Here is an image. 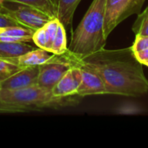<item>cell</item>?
Wrapping results in <instances>:
<instances>
[{
	"mask_svg": "<svg viewBox=\"0 0 148 148\" xmlns=\"http://www.w3.org/2000/svg\"><path fill=\"white\" fill-rule=\"evenodd\" d=\"M52 56L53 53L37 47L33 50H30L24 55L17 57L15 62L21 68L39 66L47 62Z\"/></svg>",
	"mask_w": 148,
	"mask_h": 148,
	"instance_id": "4fadbf2b",
	"label": "cell"
},
{
	"mask_svg": "<svg viewBox=\"0 0 148 148\" xmlns=\"http://www.w3.org/2000/svg\"><path fill=\"white\" fill-rule=\"evenodd\" d=\"M34 29L24 26L0 27V41L3 42H30Z\"/></svg>",
	"mask_w": 148,
	"mask_h": 148,
	"instance_id": "8fae6325",
	"label": "cell"
},
{
	"mask_svg": "<svg viewBox=\"0 0 148 148\" xmlns=\"http://www.w3.org/2000/svg\"><path fill=\"white\" fill-rule=\"evenodd\" d=\"M80 68L82 70V82L77 91L78 95L85 97L95 95H108V88L103 80L97 73L81 63V61Z\"/></svg>",
	"mask_w": 148,
	"mask_h": 148,
	"instance_id": "52a82bcc",
	"label": "cell"
},
{
	"mask_svg": "<svg viewBox=\"0 0 148 148\" xmlns=\"http://www.w3.org/2000/svg\"><path fill=\"white\" fill-rule=\"evenodd\" d=\"M67 50H68V45H67L66 29L64 25L62 23H60L55 39L53 41V44L51 47V53L56 55H61L66 52Z\"/></svg>",
	"mask_w": 148,
	"mask_h": 148,
	"instance_id": "9a60e30c",
	"label": "cell"
},
{
	"mask_svg": "<svg viewBox=\"0 0 148 148\" xmlns=\"http://www.w3.org/2000/svg\"><path fill=\"white\" fill-rule=\"evenodd\" d=\"M5 3L24 4L43 12L51 18L56 17V0H5Z\"/></svg>",
	"mask_w": 148,
	"mask_h": 148,
	"instance_id": "5bb4252c",
	"label": "cell"
},
{
	"mask_svg": "<svg viewBox=\"0 0 148 148\" xmlns=\"http://www.w3.org/2000/svg\"><path fill=\"white\" fill-rule=\"evenodd\" d=\"M82 0H56V18L65 28H71L75 11Z\"/></svg>",
	"mask_w": 148,
	"mask_h": 148,
	"instance_id": "7c38bea8",
	"label": "cell"
},
{
	"mask_svg": "<svg viewBox=\"0 0 148 148\" xmlns=\"http://www.w3.org/2000/svg\"><path fill=\"white\" fill-rule=\"evenodd\" d=\"M80 61L100 75L108 95L137 97L148 92L143 64L136 58L132 47L120 49L104 48L80 58Z\"/></svg>",
	"mask_w": 148,
	"mask_h": 148,
	"instance_id": "6da1fadb",
	"label": "cell"
},
{
	"mask_svg": "<svg viewBox=\"0 0 148 148\" xmlns=\"http://www.w3.org/2000/svg\"><path fill=\"white\" fill-rule=\"evenodd\" d=\"M82 98L83 97L78 95L66 97L56 96L52 89L38 85L16 90L0 89V99L3 101L23 108L27 112L37 111L42 108L57 109L75 106L81 101Z\"/></svg>",
	"mask_w": 148,
	"mask_h": 148,
	"instance_id": "3957f363",
	"label": "cell"
},
{
	"mask_svg": "<svg viewBox=\"0 0 148 148\" xmlns=\"http://www.w3.org/2000/svg\"><path fill=\"white\" fill-rule=\"evenodd\" d=\"M143 65H145V66H147L148 67V61H146V62H144L143 63H142Z\"/></svg>",
	"mask_w": 148,
	"mask_h": 148,
	"instance_id": "603a6c76",
	"label": "cell"
},
{
	"mask_svg": "<svg viewBox=\"0 0 148 148\" xmlns=\"http://www.w3.org/2000/svg\"><path fill=\"white\" fill-rule=\"evenodd\" d=\"M34 49L36 48L26 43V42L0 41V59H4L15 62L17 57L30 50H33Z\"/></svg>",
	"mask_w": 148,
	"mask_h": 148,
	"instance_id": "30bf717a",
	"label": "cell"
},
{
	"mask_svg": "<svg viewBox=\"0 0 148 148\" xmlns=\"http://www.w3.org/2000/svg\"><path fill=\"white\" fill-rule=\"evenodd\" d=\"M82 82V70L80 64L71 68L54 86L52 92L56 96L66 97L77 95Z\"/></svg>",
	"mask_w": 148,
	"mask_h": 148,
	"instance_id": "9c48e42d",
	"label": "cell"
},
{
	"mask_svg": "<svg viewBox=\"0 0 148 148\" xmlns=\"http://www.w3.org/2000/svg\"><path fill=\"white\" fill-rule=\"evenodd\" d=\"M134 55H135L136 58L138 59V61L140 62L141 63H143L146 61H148V49L137 51L134 53Z\"/></svg>",
	"mask_w": 148,
	"mask_h": 148,
	"instance_id": "44dd1931",
	"label": "cell"
},
{
	"mask_svg": "<svg viewBox=\"0 0 148 148\" xmlns=\"http://www.w3.org/2000/svg\"><path fill=\"white\" fill-rule=\"evenodd\" d=\"M146 0H107L104 34L106 38L125 19L139 14Z\"/></svg>",
	"mask_w": 148,
	"mask_h": 148,
	"instance_id": "5b68a950",
	"label": "cell"
},
{
	"mask_svg": "<svg viewBox=\"0 0 148 148\" xmlns=\"http://www.w3.org/2000/svg\"><path fill=\"white\" fill-rule=\"evenodd\" d=\"M1 89V87H0ZM27 112L24 108H20L16 105H11L3 101L0 99V114H7V113H24Z\"/></svg>",
	"mask_w": 148,
	"mask_h": 148,
	"instance_id": "ac0fdd59",
	"label": "cell"
},
{
	"mask_svg": "<svg viewBox=\"0 0 148 148\" xmlns=\"http://www.w3.org/2000/svg\"><path fill=\"white\" fill-rule=\"evenodd\" d=\"M4 3H5V0H0V8L4 5Z\"/></svg>",
	"mask_w": 148,
	"mask_h": 148,
	"instance_id": "7402d4cb",
	"label": "cell"
},
{
	"mask_svg": "<svg viewBox=\"0 0 148 148\" xmlns=\"http://www.w3.org/2000/svg\"><path fill=\"white\" fill-rule=\"evenodd\" d=\"M21 5L22 6L14 10H10L3 5L0 8V11L10 16L20 25L29 28L34 30L42 28L50 19H52L50 16L38 10H36L24 4Z\"/></svg>",
	"mask_w": 148,
	"mask_h": 148,
	"instance_id": "8992f818",
	"label": "cell"
},
{
	"mask_svg": "<svg viewBox=\"0 0 148 148\" xmlns=\"http://www.w3.org/2000/svg\"><path fill=\"white\" fill-rule=\"evenodd\" d=\"M132 29L135 36H148V6L139 13Z\"/></svg>",
	"mask_w": 148,
	"mask_h": 148,
	"instance_id": "2e32d148",
	"label": "cell"
},
{
	"mask_svg": "<svg viewBox=\"0 0 148 148\" xmlns=\"http://www.w3.org/2000/svg\"><path fill=\"white\" fill-rule=\"evenodd\" d=\"M106 3L107 0H93L82 20L72 33L68 49L79 58L105 48Z\"/></svg>",
	"mask_w": 148,
	"mask_h": 148,
	"instance_id": "7a4b0ae2",
	"label": "cell"
},
{
	"mask_svg": "<svg viewBox=\"0 0 148 148\" xmlns=\"http://www.w3.org/2000/svg\"><path fill=\"white\" fill-rule=\"evenodd\" d=\"M134 52L148 49V36H135V40L132 45Z\"/></svg>",
	"mask_w": 148,
	"mask_h": 148,
	"instance_id": "d6986e66",
	"label": "cell"
},
{
	"mask_svg": "<svg viewBox=\"0 0 148 148\" xmlns=\"http://www.w3.org/2000/svg\"><path fill=\"white\" fill-rule=\"evenodd\" d=\"M39 66L22 68L19 71L0 82L1 89L16 90L37 85Z\"/></svg>",
	"mask_w": 148,
	"mask_h": 148,
	"instance_id": "ba28073f",
	"label": "cell"
},
{
	"mask_svg": "<svg viewBox=\"0 0 148 148\" xmlns=\"http://www.w3.org/2000/svg\"><path fill=\"white\" fill-rule=\"evenodd\" d=\"M79 64L80 58L69 49L61 55L53 54L47 62L39 65L37 85L52 89L71 68Z\"/></svg>",
	"mask_w": 148,
	"mask_h": 148,
	"instance_id": "277c9868",
	"label": "cell"
},
{
	"mask_svg": "<svg viewBox=\"0 0 148 148\" xmlns=\"http://www.w3.org/2000/svg\"><path fill=\"white\" fill-rule=\"evenodd\" d=\"M3 26H22L10 16L0 11V27Z\"/></svg>",
	"mask_w": 148,
	"mask_h": 148,
	"instance_id": "ffe728a7",
	"label": "cell"
},
{
	"mask_svg": "<svg viewBox=\"0 0 148 148\" xmlns=\"http://www.w3.org/2000/svg\"><path fill=\"white\" fill-rule=\"evenodd\" d=\"M22 68L15 62L4 59H0V82L6 80L19 71Z\"/></svg>",
	"mask_w": 148,
	"mask_h": 148,
	"instance_id": "e0dca14e",
	"label": "cell"
}]
</instances>
